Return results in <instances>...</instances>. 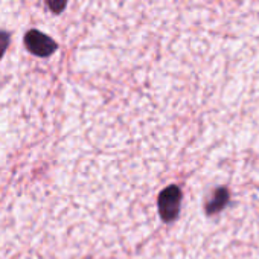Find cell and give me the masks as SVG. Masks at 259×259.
I'll use <instances>...</instances> for the list:
<instances>
[{"label":"cell","mask_w":259,"mask_h":259,"mask_svg":"<svg viewBox=\"0 0 259 259\" xmlns=\"http://www.w3.org/2000/svg\"><path fill=\"white\" fill-rule=\"evenodd\" d=\"M227 197H229V194H227V191H226V189H218V191H217V194H215V197H213V200L207 204V212H209V213H215V212H218V210L226 204Z\"/></svg>","instance_id":"3957f363"},{"label":"cell","mask_w":259,"mask_h":259,"mask_svg":"<svg viewBox=\"0 0 259 259\" xmlns=\"http://www.w3.org/2000/svg\"><path fill=\"white\" fill-rule=\"evenodd\" d=\"M182 203V191L177 186H168L159 195V212L163 221L169 223L177 218Z\"/></svg>","instance_id":"6da1fadb"},{"label":"cell","mask_w":259,"mask_h":259,"mask_svg":"<svg viewBox=\"0 0 259 259\" xmlns=\"http://www.w3.org/2000/svg\"><path fill=\"white\" fill-rule=\"evenodd\" d=\"M8 45H10V35L7 32H4V31H0V58L4 57Z\"/></svg>","instance_id":"5b68a950"},{"label":"cell","mask_w":259,"mask_h":259,"mask_svg":"<svg viewBox=\"0 0 259 259\" xmlns=\"http://www.w3.org/2000/svg\"><path fill=\"white\" fill-rule=\"evenodd\" d=\"M46 2H48L51 11L55 13V14L63 13L64 8H66V5H67V0H46Z\"/></svg>","instance_id":"277c9868"},{"label":"cell","mask_w":259,"mask_h":259,"mask_svg":"<svg viewBox=\"0 0 259 259\" xmlns=\"http://www.w3.org/2000/svg\"><path fill=\"white\" fill-rule=\"evenodd\" d=\"M25 45L28 51L37 57H49L57 51V43L37 29H31L25 35Z\"/></svg>","instance_id":"7a4b0ae2"}]
</instances>
